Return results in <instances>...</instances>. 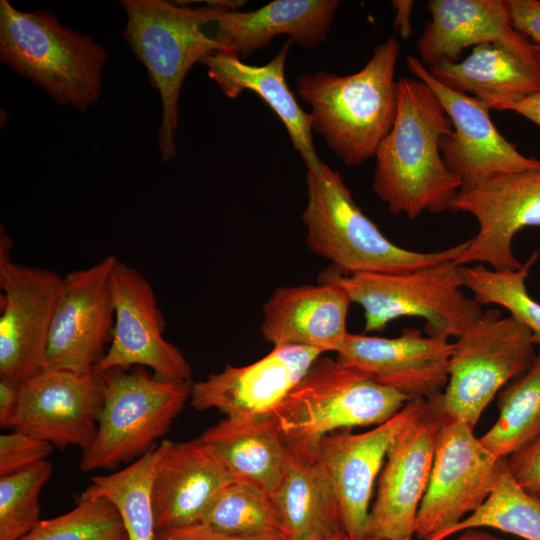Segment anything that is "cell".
<instances>
[{
  "label": "cell",
  "mask_w": 540,
  "mask_h": 540,
  "mask_svg": "<svg viewBox=\"0 0 540 540\" xmlns=\"http://www.w3.org/2000/svg\"><path fill=\"white\" fill-rule=\"evenodd\" d=\"M449 211L470 214L478 223L477 234L455 259L458 265L477 262L493 270H516L522 265L513 251L516 234L540 226V169L500 174L460 190Z\"/></svg>",
  "instance_id": "9a60e30c"
},
{
  "label": "cell",
  "mask_w": 540,
  "mask_h": 540,
  "mask_svg": "<svg viewBox=\"0 0 540 540\" xmlns=\"http://www.w3.org/2000/svg\"><path fill=\"white\" fill-rule=\"evenodd\" d=\"M234 480L198 438L162 440L151 492L156 531L198 523L216 494Z\"/></svg>",
  "instance_id": "7402d4cb"
},
{
  "label": "cell",
  "mask_w": 540,
  "mask_h": 540,
  "mask_svg": "<svg viewBox=\"0 0 540 540\" xmlns=\"http://www.w3.org/2000/svg\"><path fill=\"white\" fill-rule=\"evenodd\" d=\"M126 24L123 38L144 65L162 102L158 147L162 161L176 156L178 101L191 67L217 51H230L207 27L222 10L216 5L189 8L164 0H123Z\"/></svg>",
  "instance_id": "277c9868"
},
{
  "label": "cell",
  "mask_w": 540,
  "mask_h": 540,
  "mask_svg": "<svg viewBox=\"0 0 540 540\" xmlns=\"http://www.w3.org/2000/svg\"><path fill=\"white\" fill-rule=\"evenodd\" d=\"M154 540H255L228 535L201 523L156 531Z\"/></svg>",
  "instance_id": "f35d334b"
},
{
  "label": "cell",
  "mask_w": 540,
  "mask_h": 540,
  "mask_svg": "<svg viewBox=\"0 0 540 540\" xmlns=\"http://www.w3.org/2000/svg\"><path fill=\"white\" fill-rule=\"evenodd\" d=\"M0 59L56 103L85 113L100 97L107 53L51 11L24 12L1 0Z\"/></svg>",
  "instance_id": "5b68a950"
},
{
  "label": "cell",
  "mask_w": 540,
  "mask_h": 540,
  "mask_svg": "<svg viewBox=\"0 0 540 540\" xmlns=\"http://www.w3.org/2000/svg\"><path fill=\"white\" fill-rule=\"evenodd\" d=\"M235 479L272 495L284 480L295 456L271 413L225 417L198 438Z\"/></svg>",
  "instance_id": "cb8c5ba5"
},
{
  "label": "cell",
  "mask_w": 540,
  "mask_h": 540,
  "mask_svg": "<svg viewBox=\"0 0 540 540\" xmlns=\"http://www.w3.org/2000/svg\"><path fill=\"white\" fill-rule=\"evenodd\" d=\"M407 68L426 83L451 119L453 133L439 149L445 165L461 181L460 190L474 188L507 173L540 169V160L520 153L496 128L491 108L483 101L454 90L437 80L419 58L408 56Z\"/></svg>",
  "instance_id": "5bb4252c"
},
{
  "label": "cell",
  "mask_w": 540,
  "mask_h": 540,
  "mask_svg": "<svg viewBox=\"0 0 540 540\" xmlns=\"http://www.w3.org/2000/svg\"><path fill=\"white\" fill-rule=\"evenodd\" d=\"M501 111H512L540 126V91L519 101L502 105Z\"/></svg>",
  "instance_id": "60d3db41"
},
{
  "label": "cell",
  "mask_w": 540,
  "mask_h": 540,
  "mask_svg": "<svg viewBox=\"0 0 540 540\" xmlns=\"http://www.w3.org/2000/svg\"><path fill=\"white\" fill-rule=\"evenodd\" d=\"M499 416L481 437L483 447L507 458L540 435V345L527 371L498 393Z\"/></svg>",
  "instance_id": "f1b7e54d"
},
{
  "label": "cell",
  "mask_w": 540,
  "mask_h": 540,
  "mask_svg": "<svg viewBox=\"0 0 540 540\" xmlns=\"http://www.w3.org/2000/svg\"><path fill=\"white\" fill-rule=\"evenodd\" d=\"M12 241L0 230V377L24 381L44 370L50 326L63 277L17 264Z\"/></svg>",
  "instance_id": "8fae6325"
},
{
  "label": "cell",
  "mask_w": 540,
  "mask_h": 540,
  "mask_svg": "<svg viewBox=\"0 0 540 540\" xmlns=\"http://www.w3.org/2000/svg\"><path fill=\"white\" fill-rule=\"evenodd\" d=\"M442 418L425 408L393 440L378 477L369 513L367 540H412L426 492Z\"/></svg>",
  "instance_id": "2e32d148"
},
{
  "label": "cell",
  "mask_w": 540,
  "mask_h": 540,
  "mask_svg": "<svg viewBox=\"0 0 540 540\" xmlns=\"http://www.w3.org/2000/svg\"><path fill=\"white\" fill-rule=\"evenodd\" d=\"M271 498L285 540H325L345 532L335 490L317 452L295 456Z\"/></svg>",
  "instance_id": "83f0119b"
},
{
  "label": "cell",
  "mask_w": 540,
  "mask_h": 540,
  "mask_svg": "<svg viewBox=\"0 0 540 540\" xmlns=\"http://www.w3.org/2000/svg\"><path fill=\"white\" fill-rule=\"evenodd\" d=\"M156 459L157 445L120 471L93 476L79 498L109 500L120 514L128 540H154L151 492Z\"/></svg>",
  "instance_id": "f546056e"
},
{
  "label": "cell",
  "mask_w": 540,
  "mask_h": 540,
  "mask_svg": "<svg viewBox=\"0 0 540 540\" xmlns=\"http://www.w3.org/2000/svg\"><path fill=\"white\" fill-rule=\"evenodd\" d=\"M52 472L43 460L0 477V540H20L41 521L39 497Z\"/></svg>",
  "instance_id": "e575fe53"
},
{
  "label": "cell",
  "mask_w": 540,
  "mask_h": 540,
  "mask_svg": "<svg viewBox=\"0 0 540 540\" xmlns=\"http://www.w3.org/2000/svg\"><path fill=\"white\" fill-rule=\"evenodd\" d=\"M53 451V444L35 435L14 430L0 436V477L31 467Z\"/></svg>",
  "instance_id": "d590c367"
},
{
  "label": "cell",
  "mask_w": 540,
  "mask_h": 540,
  "mask_svg": "<svg viewBox=\"0 0 540 540\" xmlns=\"http://www.w3.org/2000/svg\"><path fill=\"white\" fill-rule=\"evenodd\" d=\"M114 326L106 354L94 371L149 367L166 381H191L192 369L163 332L166 321L149 281L134 267L116 260L111 272Z\"/></svg>",
  "instance_id": "4fadbf2b"
},
{
  "label": "cell",
  "mask_w": 540,
  "mask_h": 540,
  "mask_svg": "<svg viewBox=\"0 0 540 540\" xmlns=\"http://www.w3.org/2000/svg\"><path fill=\"white\" fill-rule=\"evenodd\" d=\"M512 26L540 47V0H506Z\"/></svg>",
  "instance_id": "74e56055"
},
{
  "label": "cell",
  "mask_w": 540,
  "mask_h": 540,
  "mask_svg": "<svg viewBox=\"0 0 540 540\" xmlns=\"http://www.w3.org/2000/svg\"><path fill=\"white\" fill-rule=\"evenodd\" d=\"M105 379L97 433L83 450V472L113 469L138 459L164 436L190 399L192 381H166L143 368L113 369Z\"/></svg>",
  "instance_id": "9c48e42d"
},
{
  "label": "cell",
  "mask_w": 540,
  "mask_h": 540,
  "mask_svg": "<svg viewBox=\"0 0 540 540\" xmlns=\"http://www.w3.org/2000/svg\"><path fill=\"white\" fill-rule=\"evenodd\" d=\"M102 373L43 370L21 382L14 430L64 448H88L104 404Z\"/></svg>",
  "instance_id": "ac0fdd59"
},
{
  "label": "cell",
  "mask_w": 540,
  "mask_h": 540,
  "mask_svg": "<svg viewBox=\"0 0 540 540\" xmlns=\"http://www.w3.org/2000/svg\"><path fill=\"white\" fill-rule=\"evenodd\" d=\"M507 466L524 489L540 496V435L507 457Z\"/></svg>",
  "instance_id": "8d00e7d4"
},
{
  "label": "cell",
  "mask_w": 540,
  "mask_h": 540,
  "mask_svg": "<svg viewBox=\"0 0 540 540\" xmlns=\"http://www.w3.org/2000/svg\"><path fill=\"white\" fill-rule=\"evenodd\" d=\"M302 214L309 248L344 275L399 273L455 260L468 240L438 251L406 249L389 240L361 210L340 174L323 163L307 169Z\"/></svg>",
  "instance_id": "3957f363"
},
{
  "label": "cell",
  "mask_w": 540,
  "mask_h": 540,
  "mask_svg": "<svg viewBox=\"0 0 540 540\" xmlns=\"http://www.w3.org/2000/svg\"><path fill=\"white\" fill-rule=\"evenodd\" d=\"M198 523L248 539L285 540L271 495L240 480L216 494Z\"/></svg>",
  "instance_id": "4dcf8cb0"
},
{
  "label": "cell",
  "mask_w": 540,
  "mask_h": 540,
  "mask_svg": "<svg viewBox=\"0 0 540 540\" xmlns=\"http://www.w3.org/2000/svg\"><path fill=\"white\" fill-rule=\"evenodd\" d=\"M462 269L455 260L399 273L344 275L335 269L321 280L340 285L363 308L365 332L381 331L398 318L418 317L425 320L427 335L457 339L484 313L463 292Z\"/></svg>",
  "instance_id": "52a82bcc"
},
{
  "label": "cell",
  "mask_w": 540,
  "mask_h": 540,
  "mask_svg": "<svg viewBox=\"0 0 540 540\" xmlns=\"http://www.w3.org/2000/svg\"><path fill=\"white\" fill-rule=\"evenodd\" d=\"M338 7L337 0H275L250 12L224 9L216 20V37L242 58L278 35L315 48L326 40Z\"/></svg>",
  "instance_id": "484cf974"
},
{
  "label": "cell",
  "mask_w": 540,
  "mask_h": 540,
  "mask_svg": "<svg viewBox=\"0 0 540 540\" xmlns=\"http://www.w3.org/2000/svg\"><path fill=\"white\" fill-rule=\"evenodd\" d=\"M20 540H128L117 508L107 499L78 498L69 512L41 520Z\"/></svg>",
  "instance_id": "836d02e7"
},
{
  "label": "cell",
  "mask_w": 540,
  "mask_h": 540,
  "mask_svg": "<svg viewBox=\"0 0 540 540\" xmlns=\"http://www.w3.org/2000/svg\"><path fill=\"white\" fill-rule=\"evenodd\" d=\"M452 133L451 119L426 83L397 81L395 120L375 153L373 176V190L392 214L413 220L450 210L461 181L445 165L439 143Z\"/></svg>",
  "instance_id": "6da1fadb"
},
{
  "label": "cell",
  "mask_w": 540,
  "mask_h": 540,
  "mask_svg": "<svg viewBox=\"0 0 540 540\" xmlns=\"http://www.w3.org/2000/svg\"><path fill=\"white\" fill-rule=\"evenodd\" d=\"M21 382L0 377V426L14 429L20 402Z\"/></svg>",
  "instance_id": "ab89813d"
},
{
  "label": "cell",
  "mask_w": 540,
  "mask_h": 540,
  "mask_svg": "<svg viewBox=\"0 0 540 540\" xmlns=\"http://www.w3.org/2000/svg\"><path fill=\"white\" fill-rule=\"evenodd\" d=\"M539 258L535 251L516 270H493L485 265L463 266L464 287L482 305L505 308L514 319L527 327L536 345H540V302L527 290L526 280Z\"/></svg>",
  "instance_id": "d6a6232c"
},
{
  "label": "cell",
  "mask_w": 540,
  "mask_h": 540,
  "mask_svg": "<svg viewBox=\"0 0 540 540\" xmlns=\"http://www.w3.org/2000/svg\"><path fill=\"white\" fill-rule=\"evenodd\" d=\"M410 399L322 355L270 412L294 456L317 452L336 431L379 425Z\"/></svg>",
  "instance_id": "8992f818"
},
{
  "label": "cell",
  "mask_w": 540,
  "mask_h": 540,
  "mask_svg": "<svg viewBox=\"0 0 540 540\" xmlns=\"http://www.w3.org/2000/svg\"><path fill=\"white\" fill-rule=\"evenodd\" d=\"M323 352L285 345L258 361L225 368L192 384L190 401L197 410L217 409L229 418L270 413L297 385Z\"/></svg>",
  "instance_id": "ffe728a7"
},
{
  "label": "cell",
  "mask_w": 540,
  "mask_h": 540,
  "mask_svg": "<svg viewBox=\"0 0 540 540\" xmlns=\"http://www.w3.org/2000/svg\"><path fill=\"white\" fill-rule=\"evenodd\" d=\"M429 71L448 87L497 110L540 91V47L513 27L473 47L463 60Z\"/></svg>",
  "instance_id": "44dd1931"
},
{
  "label": "cell",
  "mask_w": 540,
  "mask_h": 540,
  "mask_svg": "<svg viewBox=\"0 0 540 540\" xmlns=\"http://www.w3.org/2000/svg\"><path fill=\"white\" fill-rule=\"evenodd\" d=\"M372 540H377V539H372Z\"/></svg>",
  "instance_id": "f6af8a7d"
},
{
  "label": "cell",
  "mask_w": 540,
  "mask_h": 540,
  "mask_svg": "<svg viewBox=\"0 0 540 540\" xmlns=\"http://www.w3.org/2000/svg\"><path fill=\"white\" fill-rule=\"evenodd\" d=\"M506 464L507 458H497L483 447L473 427L442 418L414 536L446 540L451 529L484 503Z\"/></svg>",
  "instance_id": "30bf717a"
},
{
  "label": "cell",
  "mask_w": 540,
  "mask_h": 540,
  "mask_svg": "<svg viewBox=\"0 0 540 540\" xmlns=\"http://www.w3.org/2000/svg\"><path fill=\"white\" fill-rule=\"evenodd\" d=\"M117 259L110 254L63 277L44 370L87 373L94 371L105 356L114 326L111 272Z\"/></svg>",
  "instance_id": "7c38bea8"
},
{
  "label": "cell",
  "mask_w": 540,
  "mask_h": 540,
  "mask_svg": "<svg viewBox=\"0 0 540 540\" xmlns=\"http://www.w3.org/2000/svg\"><path fill=\"white\" fill-rule=\"evenodd\" d=\"M291 43L287 39L277 55L261 66L242 62L232 51L214 52L200 63L227 97L237 98L244 90L259 95L283 122L307 169L317 171L323 162L313 144L312 116L299 106L286 82L285 64Z\"/></svg>",
  "instance_id": "d4e9b609"
},
{
  "label": "cell",
  "mask_w": 540,
  "mask_h": 540,
  "mask_svg": "<svg viewBox=\"0 0 540 540\" xmlns=\"http://www.w3.org/2000/svg\"><path fill=\"white\" fill-rule=\"evenodd\" d=\"M537 354L531 331L492 309L453 343L448 382L428 401L444 419L475 427L494 396L531 366Z\"/></svg>",
  "instance_id": "ba28073f"
},
{
  "label": "cell",
  "mask_w": 540,
  "mask_h": 540,
  "mask_svg": "<svg viewBox=\"0 0 540 540\" xmlns=\"http://www.w3.org/2000/svg\"><path fill=\"white\" fill-rule=\"evenodd\" d=\"M447 540H509L499 536H496L484 529H467L453 536Z\"/></svg>",
  "instance_id": "7bdbcfd3"
},
{
  "label": "cell",
  "mask_w": 540,
  "mask_h": 540,
  "mask_svg": "<svg viewBox=\"0 0 540 540\" xmlns=\"http://www.w3.org/2000/svg\"><path fill=\"white\" fill-rule=\"evenodd\" d=\"M474 528H492L523 540H540V496L524 489L506 464L484 503L451 529L447 539Z\"/></svg>",
  "instance_id": "1f68e13d"
},
{
  "label": "cell",
  "mask_w": 540,
  "mask_h": 540,
  "mask_svg": "<svg viewBox=\"0 0 540 540\" xmlns=\"http://www.w3.org/2000/svg\"><path fill=\"white\" fill-rule=\"evenodd\" d=\"M325 540H349L346 533L343 532V533H340L334 537H331V538H328V539H325Z\"/></svg>",
  "instance_id": "ee69618b"
},
{
  "label": "cell",
  "mask_w": 540,
  "mask_h": 540,
  "mask_svg": "<svg viewBox=\"0 0 540 540\" xmlns=\"http://www.w3.org/2000/svg\"><path fill=\"white\" fill-rule=\"evenodd\" d=\"M431 16L416 42L429 68L456 63L468 47L496 40L513 28L506 0H429Z\"/></svg>",
  "instance_id": "4316f807"
},
{
  "label": "cell",
  "mask_w": 540,
  "mask_h": 540,
  "mask_svg": "<svg viewBox=\"0 0 540 540\" xmlns=\"http://www.w3.org/2000/svg\"><path fill=\"white\" fill-rule=\"evenodd\" d=\"M399 54V42L390 37L375 46L356 73L317 71L296 80L298 95L311 106L312 129L346 166L361 165L375 156L393 126Z\"/></svg>",
  "instance_id": "7a4b0ae2"
},
{
  "label": "cell",
  "mask_w": 540,
  "mask_h": 540,
  "mask_svg": "<svg viewBox=\"0 0 540 540\" xmlns=\"http://www.w3.org/2000/svg\"><path fill=\"white\" fill-rule=\"evenodd\" d=\"M396 10L395 26L403 38H408L412 32L410 15L413 7L412 1H393Z\"/></svg>",
  "instance_id": "b9f144b4"
},
{
  "label": "cell",
  "mask_w": 540,
  "mask_h": 540,
  "mask_svg": "<svg viewBox=\"0 0 540 540\" xmlns=\"http://www.w3.org/2000/svg\"><path fill=\"white\" fill-rule=\"evenodd\" d=\"M452 350L453 343L447 338L405 328L393 338L348 333L335 353L340 364L410 400H429L448 382Z\"/></svg>",
  "instance_id": "d6986e66"
},
{
  "label": "cell",
  "mask_w": 540,
  "mask_h": 540,
  "mask_svg": "<svg viewBox=\"0 0 540 540\" xmlns=\"http://www.w3.org/2000/svg\"><path fill=\"white\" fill-rule=\"evenodd\" d=\"M352 303L338 284L279 287L263 304L261 333L273 347L297 345L336 352L347 334Z\"/></svg>",
  "instance_id": "603a6c76"
},
{
  "label": "cell",
  "mask_w": 540,
  "mask_h": 540,
  "mask_svg": "<svg viewBox=\"0 0 540 540\" xmlns=\"http://www.w3.org/2000/svg\"><path fill=\"white\" fill-rule=\"evenodd\" d=\"M426 404L421 398L409 400L397 414L369 431L340 430L319 443L317 457L335 490L349 540H367L373 488L388 450Z\"/></svg>",
  "instance_id": "e0dca14e"
}]
</instances>
